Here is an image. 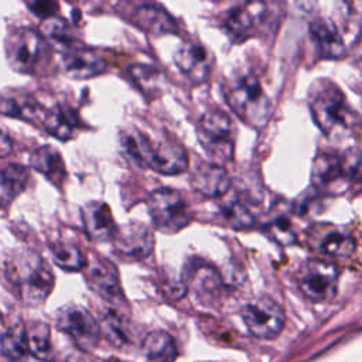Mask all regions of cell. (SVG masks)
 Returning a JSON list of instances; mask_svg holds the SVG:
<instances>
[{"label":"cell","mask_w":362,"mask_h":362,"mask_svg":"<svg viewBox=\"0 0 362 362\" xmlns=\"http://www.w3.org/2000/svg\"><path fill=\"white\" fill-rule=\"evenodd\" d=\"M30 164L34 170L45 175L55 185H61L66 177L65 164L61 153L52 146L38 147L30 157Z\"/></svg>","instance_id":"23"},{"label":"cell","mask_w":362,"mask_h":362,"mask_svg":"<svg viewBox=\"0 0 362 362\" xmlns=\"http://www.w3.org/2000/svg\"><path fill=\"white\" fill-rule=\"evenodd\" d=\"M54 263L66 272H79L85 269L86 259L79 247L69 242H55L51 245Z\"/></svg>","instance_id":"32"},{"label":"cell","mask_w":362,"mask_h":362,"mask_svg":"<svg viewBox=\"0 0 362 362\" xmlns=\"http://www.w3.org/2000/svg\"><path fill=\"white\" fill-rule=\"evenodd\" d=\"M81 218L85 232L95 242L112 240L117 228L110 208L105 202L90 201L81 208Z\"/></svg>","instance_id":"16"},{"label":"cell","mask_w":362,"mask_h":362,"mask_svg":"<svg viewBox=\"0 0 362 362\" xmlns=\"http://www.w3.org/2000/svg\"><path fill=\"white\" fill-rule=\"evenodd\" d=\"M0 110L3 115L21 119L24 122H42L45 112L41 105L30 95L24 92H8L0 98Z\"/></svg>","instance_id":"21"},{"label":"cell","mask_w":362,"mask_h":362,"mask_svg":"<svg viewBox=\"0 0 362 362\" xmlns=\"http://www.w3.org/2000/svg\"><path fill=\"white\" fill-rule=\"evenodd\" d=\"M100 331L107 337L113 346H123L130 342V325L129 321L117 311H109L102 321Z\"/></svg>","instance_id":"33"},{"label":"cell","mask_w":362,"mask_h":362,"mask_svg":"<svg viewBox=\"0 0 362 362\" xmlns=\"http://www.w3.org/2000/svg\"><path fill=\"white\" fill-rule=\"evenodd\" d=\"M174 64L192 83H202L211 72L212 57L202 44L184 41L174 54Z\"/></svg>","instance_id":"13"},{"label":"cell","mask_w":362,"mask_h":362,"mask_svg":"<svg viewBox=\"0 0 362 362\" xmlns=\"http://www.w3.org/2000/svg\"><path fill=\"white\" fill-rule=\"evenodd\" d=\"M0 351L1 355L10 362H21L27 354H30L25 324L17 322L1 334Z\"/></svg>","instance_id":"28"},{"label":"cell","mask_w":362,"mask_h":362,"mask_svg":"<svg viewBox=\"0 0 362 362\" xmlns=\"http://www.w3.org/2000/svg\"><path fill=\"white\" fill-rule=\"evenodd\" d=\"M27 327V342L28 352L44 362H51L54 359L52 344H51V331L47 322L33 321Z\"/></svg>","instance_id":"31"},{"label":"cell","mask_w":362,"mask_h":362,"mask_svg":"<svg viewBox=\"0 0 362 362\" xmlns=\"http://www.w3.org/2000/svg\"><path fill=\"white\" fill-rule=\"evenodd\" d=\"M132 20L140 28L156 35L175 31V20L168 14L165 8L154 3L139 6L133 13Z\"/></svg>","instance_id":"22"},{"label":"cell","mask_w":362,"mask_h":362,"mask_svg":"<svg viewBox=\"0 0 362 362\" xmlns=\"http://www.w3.org/2000/svg\"><path fill=\"white\" fill-rule=\"evenodd\" d=\"M122 146L127 156L140 167H150L154 146L150 139L134 127H129L122 133Z\"/></svg>","instance_id":"27"},{"label":"cell","mask_w":362,"mask_h":362,"mask_svg":"<svg viewBox=\"0 0 362 362\" xmlns=\"http://www.w3.org/2000/svg\"><path fill=\"white\" fill-rule=\"evenodd\" d=\"M28 171L21 164H7L0 168V208L8 206L27 187Z\"/></svg>","instance_id":"26"},{"label":"cell","mask_w":362,"mask_h":362,"mask_svg":"<svg viewBox=\"0 0 362 362\" xmlns=\"http://www.w3.org/2000/svg\"><path fill=\"white\" fill-rule=\"evenodd\" d=\"M221 215L232 228L238 229L250 228L255 222L252 212L238 198H229L225 202H222Z\"/></svg>","instance_id":"34"},{"label":"cell","mask_w":362,"mask_h":362,"mask_svg":"<svg viewBox=\"0 0 362 362\" xmlns=\"http://www.w3.org/2000/svg\"><path fill=\"white\" fill-rule=\"evenodd\" d=\"M3 273L16 297L30 307L41 305L54 287L51 269L31 249L10 250L3 260Z\"/></svg>","instance_id":"1"},{"label":"cell","mask_w":362,"mask_h":362,"mask_svg":"<svg viewBox=\"0 0 362 362\" xmlns=\"http://www.w3.org/2000/svg\"><path fill=\"white\" fill-rule=\"evenodd\" d=\"M115 362H116V361H115Z\"/></svg>","instance_id":"39"},{"label":"cell","mask_w":362,"mask_h":362,"mask_svg":"<svg viewBox=\"0 0 362 362\" xmlns=\"http://www.w3.org/2000/svg\"><path fill=\"white\" fill-rule=\"evenodd\" d=\"M57 327L82 351L95 348L102 334L100 325L92 314L78 304H68L58 311Z\"/></svg>","instance_id":"8"},{"label":"cell","mask_w":362,"mask_h":362,"mask_svg":"<svg viewBox=\"0 0 362 362\" xmlns=\"http://www.w3.org/2000/svg\"><path fill=\"white\" fill-rule=\"evenodd\" d=\"M85 280L90 290L106 301H119L123 298L117 269L103 257H93L86 262Z\"/></svg>","instance_id":"12"},{"label":"cell","mask_w":362,"mask_h":362,"mask_svg":"<svg viewBox=\"0 0 362 362\" xmlns=\"http://www.w3.org/2000/svg\"><path fill=\"white\" fill-rule=\"evenodd\" d=\"M308 107L318 129L327 134H339L354 126L355 113L341 88L327 78L317 79L308 90Z\"/></svg>","instance_id":"2"},{"label":"cell","mask_w":362,"mask_h":362,"mask_svg":"<svg viewBox=\"0 0 362 362\" xmlns=\"http://www.w3.org/2000/svg\"><path fill=\"white\" fill-rule=\"evenodd\" d=\"M13 148V141L6 130L0 127V158L7 157L11 153Z\"/></svg>","instance_id":"37"},{"label":"cell","mask_w":362,"mask_h":362,"mask_svg":"<svg viewBox=\"0 0 362 362\" xmlns=\"http://www.w3.org/2000/svg\"><path fill=\"white\" fill-rule=\"evenodd\" d=\"M267 14L264 3H245L228 10L223 18V28L235 41H242L260 27Z\"/></svg>","instance_id":"14"},{"label":"cell","mask_w":362,"mask_h":362,"mask_svg":"<svg viewBox=\"0 0 362 362\" xmlns=\"http://www.w3.org/2000/svg\"><path fill=\"white\" fill-rule=\"evenodd\" d=\"M240 315L249 332L262 339L276 338L286 321L283 308L269 296H262L247 303Z\"/></svg>","instance_id":"7"},{"label":"cell","mask_w":362,"mask_h":362,"mask_svg":"<svg viewBox=\"0 0 362 362\" xmlns=\"http://www.w3.org/2000/svg\"><path fill=\"white\" fill-rule=\"evenodd\" d=\"M318 250L334 259L349 257L355 250V240L351 233L342 229L331 228L320 236L317 243Z\"/></svg>","instance_id":"29"},{"label":"cell","mask_w":362,"mask_h":362,"mask_svg":"<svg viewBox=\"0 0 362 362\" xmlns=\"http://www.w3.org/2000/svg\"><path fill=\"white\" fill-rule=\"evenodd\" d=\"M191 187L204 197L219 198L230 188L226 170L216 163H201L191 174Z\"/></svg>","instance_id":"17"},{"label":"cell","mask_w":362,"mask_h":362,"mask_svg":"<svg viewBox=\"0 0 362 362\" xmlns=\"http://www.w3.org/2000/svg\"><path fill=\"white\" fill-rule=\"evenodd\" d=\"M61 68L72 79H90L102 75L107 65L93 49L74 45L61 55Z\"/></svg>","instance_id":"15"},{"label":"cell","mask_w":362,"mask_h":362,"mask_svg":"<svg viewBox=\"0 0 362 362\" xmlns=\"http://www.w3.org/2000/svg\"><path fill=\"white\" fill-rule=\"evenodd\" d=\"M185 286L194 293L199 303L209 304L219 296L222 288V279L212 266L198 262L188 269Z\"/></svg>","instance_id":"18"},{"label":"cell","mask_w":362,"mask_h":362,"mask_svg":"<svg viewBox=\"0 0 362 362\" xmlns=\"http://www.w3.org/2000/svg\"><path fill=\"white\" fill-rule=\"evenodd\" d=\"M42 37L33 28L20 27L6 40V58L8 65L20 74H31L40 59Z\"/></svg>","instance_id":"10"},{"label":"cell","mask_w":362,"mask_h":362,"mask_svg":"<svg viewBox=\"0 0 362 362\" xmlns=\"http://www.w3.org/2000/svg\"><path fill=\"white\" fill-rule=\"evenodd\" d=\"M359 158L348 151L342 156L324 151L315 156L311 167L313 185L328 194H341L348 189L358 173Z\"/></svg>","instance_id":"4"},{"label":"cell","mask_w":362,"mask_h":362,"mask_svg":"<svg viewBox=\"0 0 362 362\" xmlns=\"http://www.w3.org/2000/svg\"><path fill=\"white\" fill-rule=\"evenodd\" d=\"M310 33L320 57L335 59L345 55V42L335 23L317 17L310 24Z\"/></svg>","instance_id":"19"},{"label":"cell","mask_w":362,"mask_h":362,"mask_svg":"<svg viewBox=\"0 0 362 362\" xmlns=\"http://www.w3.org/2000/svg\"><path fill=\"white\" fill-rule=\"evenodd\" d=\"M141 352L146 362H174L177 358L173 337L161 329L151 331L143 338Z\"/></svg>","instance_id":"24"},{"label":"cell","mask_w":362,"mask_h":362,"mask_svg":"<svg viewBox=\"0 0 362 362\" xmlns=\"http://www.w3.org/2000/svg\"><path fill=\"white\" fill-rule=\"evenodd\" d=\"M40 35L49 45L61 51V54L74 47V37L71 34L69 25L61 17L51 16L44 18L40 25Z\"/></svg>","instance_id":"30"},{"label":"cell","mask_w":362,"mask_h":362,"mask_svg":"<svg viewBox=\"0 0 362 362\" xmlns=\"http://www.w3.org/2000/svg\"><path fill=\"white\" fill-rule=\"evenodd\" d=\"M188 167V154L185 148L173 140H164L154 147L150 168L164 175L181 174Z\"/></svg>","instance_id":"20"},{"label":"cell","mask_w":362,"mask_h":362,"mask_svg":"<svg viewBox=\"0 0 362 362\" xmlns=\"http://www.w3.org/2000/svg\"><path fill=\"white\" fill-rule=\"evenodd\" d=\"M42 126L55 139L68 140L74 136L75 129L79 126V120L74 109L65 105H55L45 112Z\"/></svg>","instance_id":"25"},{"label":"cell","mask_w":362,"mask_h":362,"mask_svg":"<svg viewBox=\"0 0 362 362\" xmlns=\"http://www.w3.org/2000/svg\"><path fill=\"white\" fill-rule=\"evenodd\" d=\"M225 99L233 113L253 129H262L272 116V102L253 74H240L225 85Z\"/></svg>","instance_id":"3"},{"label":"cell","mask_w":362,"mask_h":362,"mask_svg":"<svg viewBox=\"0 0 362 362\" xmlns=\"http://www.w3.org/2000/svg\"><path fill=\"white\" fill-rule=\"evenodd\" d=\"M129 75L132 81L144 93H154V92H158L161 88V75L151 65H146V64L132 65L129 66Z\"/></svg>","instance_id":"35"},{"label":"cell","mask_w":362,"mask_h":362,"mask_svg":"<svg viewBox=\"0 0 362 362\" xmlns=\"http://www.w3.org/2000/svg\"><path fill=\"white\" fill-rule=\"evenodd\" d=\"M198 141L206 154L219 164L229 161L233 156V130L228 115L221 110L204 113L197 124Z\"/></svg>","instance_id":"6"},{"label":"cell","mask_w":362,"mask_h":362,"mask_svg":"<svg viewBox=\"0 0 362 362\" xmlns=\"http://www.w3.org/2000/svg\"><path fill=\"white\" fill-rule=\"evenodd\" d=\"M112 240L120 255L136 260L147 257L154 247L153 230L140 222H130L117 228Z\"/></svg>","instance_id":"11"},{"label":"cell","mask_w":362,"mask_h":362,"mask_svg":"<svg viewBox=\"0 0 362 362\" xmlns=\"http://www.w3.org/2000/svg\"><path fill=\"white\" fill-rule=\"evenodd\" d=\"M204 362H212V361H204Z\"/></svg>","instance_id":"38"},{"label":"cell","mask_w":362,"mask_h":362,"mask_svg":"<svg viewBox=\"0 0 362 362\" xmlns=\"http://www.w3.org/2000/svg\"><path fill=\"white\" fill-rule=\"evenodd\" d=\"M147 209L154 228L163 233H177L185 228L192 214L182 195L173 188H158L147 199Z\"/></svg>","instance_id":"5"},{"label":"cell","mask_w":362,"mask_h":362,"mask_svg":"<svg viewBox=\"0 0 362 362\" xmlns=\"http://www.w3.org/2000/svg\"><path fill=\"white\" fill-rule=\"evenodd\" d=\"M338 286V269L334 263L311 259L298 273V287L304 297L321 303L334 297Z\"/></svg>","instance_id":"9"},{"label":"cell","mask_w":362,"mask_h":362,"mask_svg":"<svg viewBox=\"0 0 362 362\" xmlns=\"http://www.w3.org/2000/svg\"><path fill=\"white\" fill-rule=\"evenodd\" d=\"M269 236L277 243L287 246L296 242V233L291 223L286 218H276L266 225Z\"/></svg>","instance_id":"36"}]
</instances>
